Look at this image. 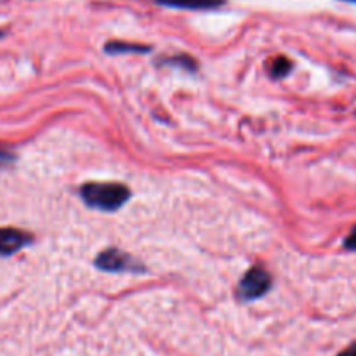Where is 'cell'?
I'll return each instance as SVG.
<instances>
[{
	"mask_svg": "<svg viewBox=\"0 0 356 356\" xmlns=\"http://www.w3.org/2000/svg\"><path fill=\"white\" fill-rule=\"evenodd\" d=\"M80 197L90 209L115 212L131 198V190L120 183H87L80 188Z\"/></svg>",
	"mask_w": 356,
	"mask_h": 356,
	"instance_id": "cell-1",
	"label": "cell"
},
{
	"mask_svg": "<svg viewBox=\"0 0 356 356\" xmlns=\"http://www.w3.org/2000/svg\"><path fill=\"white\" fill-rule=\"evenodd\" d=\"M104 51L108 54H129V52H132V54H136V52L145 54V52L149 51V47L139 44H127V42H108L104 45Z\"/></svg>",
	"mask_w": 356,
	"mask_h": 356,
	"instance_id": "cell-6",
	"label": "cell"
},
{
	"mask_svg": "<svg viewBox=\"0 0 356 356\" xmlns=\"http://www.w3.org/2000/svg\"><path fill=\"white\" fill-rule=\"evenodd\" d=\"M292 70V63L289 61L284 56H278L277 59H273L270 66V72L273 79H284V76L289 75V72Z\"/></svg>",
	"mask_w": 356,
	"mask_h": 356,
	"instance_id": "cell-7",
	"label": "cell"
},
{
	"mask_svg": "<svg viewBox=\"0 0 356 356\" xmlns=\"http://www.w3.org/2000/svg\"><path fill=\"white\" fill-rule=\"evenodd\" d=\"M97 270L106 271V273H143L146 268L139 264L134 257L122 252L117 247H108L94 261Z\"/></svg>",
	"mask_w": 356,
	"mask_h": 356,
	"instance_id": "cell-2",
	"label": "cell"
},
{
	"mask_svg": "<svg viewBox=\"0 0 356 356\" xmlns=\"http://www.w3.org/2000/svg\"><path fill=\"white\" fill-rule=\"evenodd\" d=\"M14 162V155L13 153L6 152V149H0V167L9 165V163Z\"/></svg>",
	"mask_w": 356,
	"mask_h": 356,
	"instance_id": "cell-9",
	"label": "cell"
},
{
	"mask_svg": "<svg viewBox=\"0 0 356 356\" xmlns=\"http://www.w3.org/2000/svg\"><path fill=\"white\" fill-rule=\"evenodd\" d=\"M273 285V278L268 273L264 268L254 266L243 275V278L240 280L238 289H236V296L242 301L250 302L256 301V299L263 298L264 294H268V291Z\"/></svg>",
	"mask_w": 356,
	"mask_h": 356,
	"instance_id": "cell-3",
	"label": "cell"
},
{
	"mask_svg": "<svg viewBox=\"0 0 356 356\" xmlns=\"http://www.w3.org/2000/svg\"><path fill=\"white\" fill-rule=\"evenodd\" d=\"M156 3L174 9H188V10H205L218 9L225 6L226 0H156Z\"/></svg>",
	"mask_w": 356,
	"mask_h": 356,
	"instance_id": "cell-5",
	"label": "cell"
},
{
	"mask_svg": "<svg viewBox=\"0 0 356 356\" xmlns=\"http://www.w3.org/2000/svg\"><path fill=\"white\" fill-rule=\"evenodd\" d=\"M337 356H356V343L351 344V346H348L344 351H341Z\"/></svg>",
	"mask_w": 356,
	"mask_h": 356,
	"instance_id": "cell-10",
	"label": "cell"
},
{
	"mask_svg": "<svg viewBox=\"0 0 356 356\" xmlns=\"http://www.w3.org/2000/svg\"><path fill=\"white\" fill-rule=\"evenodd\" d=\"M33 242V236L16 228H0V257L13 256Z\"/></svg>",
	"mask_w": 356,
	"mask_h": 356,
	"instance_id": "cell-4",
	"label": "cell"
},
{
	"mask_svg": "<svg viewBox=\"0 0 356 356\" xmlns=\"http://www.w3.org/2000/svg\"><path fill=\"white\" fill-rule=\"evenodd\" d=\"M344 249L355 250V252H356V226L353 229H351V233L346 236V240H344Z\"/></svg>",
	"mask_w": 356,
	"mask_h": 356,
	"instance_id": "cell-8",
	"label": "cell"
},
{
	"mask_svg": "<svg viewBox=\"0 0 356 356\" xmlns=\"http://www.w3.org/2000/svg\"><path fill=\"white\" fill-rule=\"evenodd\" d=\"M346 2H355L356 3V0H346Z\"/></svg>",
	"mask_w": 356,
	"mask_h": 356,
	"instance_id": "cell-11",
	"label": "cell"
}]
</instances>
